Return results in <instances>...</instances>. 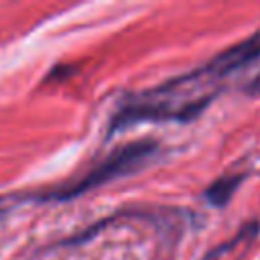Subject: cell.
<instances>
[{
	"instance_id": "6da1fadb",
	"label": "cell",
	"mask_w": 260,
	"mask_h": 260,
	"mask_svg": "<svg viewBox=\"0 0 260 260\" xmlns=\"http://www.w3.org/2000/svg\"><path fill=\"white\" fill-rule=\"evenodd\" d=\"M158 150V144L154 140H136L130 144H124L110 152L102 162H98L93 169H89L83 177H79L75 183L43 189L37 193L20 195V201H69L79 195H83L89 189H95L112 179L132 175L138 169H142Z\"/></svg>"
},
{
	"instance_id": "7a4b0ae2",
	"label": "cell",
	"mask_w": 260,
	"mask_h": 260,
	"mask_svg": "<svg viewBox=\"0 0 260 260\" xmlns=\"http://www.w3.org/2000/svg\"><path fill=\"white\" fill-rule=\"evenodd\" d=\"M213 95H203L179 106H173L171 100H152V98H134L118 108L110 120L108 136L136 124V122H191L195 120L209 104Z\"/></svg>"
},
{
	"instance_id": "3957f363",
	"label": "cell",
	"mask_w": 260,
	"mask_h": 260,
	"mask_svg": "<svg viewBox=\"0 0 260 260\" xmlns=\"http://www.w3.org/2000/svg\"><path fill=\"white\" fill-rule=\"evenodd\" d=\"M244 181V175L238 173V175H225V177H219L215 183H211L205 191H203V197L209 205L213 207H225L228 201L232 199V195L236 193V189L240 187V183Z\"/></svg>"
},
{
	"instance_id": "277c9868",
	"label": "cell",
	"mask_w": 260,
	"mask_h": 260,
	"mask_svg": "<svg viewBox=\"0 0 260 260\" xmlns=\"http://www.w3.org/2000/svg\"><path fill=\"white\" fill-rule=\"evenodd\" d=\"M246 91L250 93V95H256V93H260V73L248 83V87H246Z\"/></svg>"
}]
</instances>
